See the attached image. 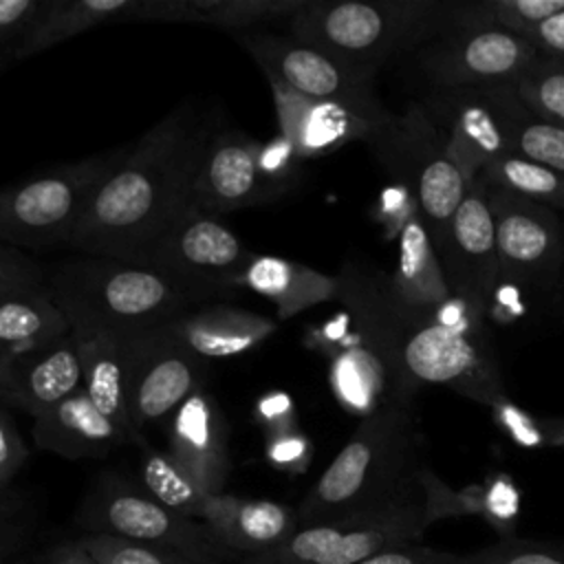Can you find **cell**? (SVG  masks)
Returning <instances> with one entry per match:
<instances>
[{
  "label": "cell",
  "mask_w": 564,
  "mask_h": 564,
  "mask_svg": "<svg viewBox=\"0 0 564 564\" xmlns=\"http://www.w3.org/2000/svg\"><path fill=\"white\" fill-rule=\"evenodd\" d=\"M123 148L0 187V245L18 251L70 247V238Z\"/></svg>",
  "instance_id": "cell-8"
},
{
  "label": "cell",
  "mask_w": 564,
  "mask_h": 564,
  "mask_svg": "<svg viewBox=\"0 0 564 564\" xmlns=\"http://www.w3.org/2000/svg\"><path fill=\"white\" fill-rule=\"evenodd\" d=\"M438 260L452 295L487 317L498 278V251L489 185L482 174L469 183L454 212L438 249Z\"/></svg>",
  "instance_id": "cell-15"
},
{
  "label": "cell",
  "mask_w": 564,
  "mask_h": 564,
  "mask_svg": "<svg viewBox=\"0 0 564 564\" xmlns=\"http://www.w3.org/2000/svg\"><path fill=\"white\" fill-rule=\"evenodd\" d=\"M397 240V267L388 273L390 291L397 304L410 315L432 313L447 304L452 300V291L419 214H412L405 220Z\"/></svg>",
  "instance_id": "cell-26"
},
{
  "label": "cell",
  "mask_w": 564,
  "mask_h": 564,
  "mask_svg": "<svg viewBox=\"0 0 564 564\" xmlns=\"http://www.w3.org/2000/svg\"><path fill=\"white\" fill-rule=\"evenodd\" d=\"M82 390V364L73 335L4 352L0 359V403L33 419Z\"/></svg>",
  "instance_id": "cell-17"
},
{
  "label": "cell",
  "mask_w": 564,
  "mask_h": 564,
  "mask_svg": "<svg viewBox=\"0 0 564 564\" xmlns=\"http://www.w3.org/2000/svg\"><path fill=\"white\" fill-rule=\"evenodd\" d=\"M480 174L494 187L529 198L560 214L564 212V174L551 167L522 159L513 152H505L496 159H489Z\"/></svg>",
  "instance_id": "cell-32"
},
{
  "label": "cell",
  "mask_w": 564,
  "mask_h": 564,
  "mask_svg": "<svg viewBox=\"0 0 564 564\" xmlns=\"http://www.w3.org/2000/svg\"><path fill=\"white\" fill-rule=\"evenodd\" d=\"M438 0H306L286 35L346 64L379 73L419 40Z\"/></svg>",
  "instance_id": "cell-6"
},
{
  "label": "cell",
  "mask_w": 564,
  "mask_h": 564,
  "mask_svg": "<svg viewBox=\"0 0 564 564\" xmlns=\"http://www.w3.org/2000/svg\"><path fill=\"white\" fill-rule=\"evenodd\" d=\"M137 0H44L18 44L13 62L44 53L97 26L132 22Z\"/></svg>",
  "instance_id": "cell-27"
},
{
  "label": "cell",
  "mask_w": 564,
  "mask_h": 564,
  "mask_svg": "<svg viewBox=\"0 0 564 564\" xmlns=\"http://www.w3.org/2000/svg\"><path fill=\"white\" fill-rule=\"evenodd\" d=\"M408 53L432 90L485 88L513 82L538 57L527 37L465 20L445 2L438 4Z\"/></svg>",
  "instance_id": "cell-9"
},
{
  "label": "cell",
  "mask_w": 564,
  "mask_h": 564,
  "mask_svg": "<svg viewBox=\"0 0 564 564\" xmlns=\"http://www.w3.org/2000/svg\"><path fill=\"white\" fill-rule=\"evenodd\" d=\"M29 460V447L0 403V485H11Z\"/></svg>",
  "instance_id": "cell-42"
},
{
  "label": "cell",
  "mask_w": 564,
  "mask_h": 564,
  "mask_svg": "<svg viewBox=\"0 0 564 564\" xmlns=\"http://www.w3.org/2000/svg\"><path fill=\"white\" fill-rule=\"evenodd\" d=\"M68 333V319L44 284L0 295V350L33 348Z\"/></svg>",
  "instance_id": "cell-30"
},
{
  "label": "cell",
  "mask_w": 564,
  "mask_h": 564,
  "mask_svg": "<svg viewBox=\"0 0 564 564\" xmlns=\"http://www.w3.org/2000/svg\"><path fill=\"white\" fill-rule=\"evenodd\" d=\"M77 542L99 564H192L174 553L106 533H86L77 538Z\"/></svg>",
  "instance_id": "cell-37"
},
{
  "label": "cell",
  "mask_w": 564,
  "mask_h": 564,
  "mask_svg": "<svg viewBox=\"0 0 564 564\" xmlns=\"http://www.w3.org/2000/svg\"><path fill=\"white\" fill-rule=\"evenodd\" d=\"M251 256L218 216L187 209L130 260L159 273L194 308L238 289Z\"/></svg>",
  "instance_id": "cell-10"
},
{
  "label": "cell",
  "mask_w": 564,
  "mask_h": 564,
  "mask_svg": "<svg viewBox=\"0 0 564 564\" xmlns=\"http://www.w3.org/2000/svg\"><path fill=\"white\" fill-rule=\"evenodd\" d=\"M489 207L496 229L498 278L487 319L509 326L520 319L549 317L564 260L562 214L494 185H489Z\"/></svg>",
  "instance_id": "cell-4"
},
{
  "label": "cell",
  "mask_w": 564,
  "mask_h": 564,
  "mask_svg": "<svg viewBox=\"0 0 564 564\" xmlns=\"http://www.w3.org/2000/svg\"><path fill=\"white\" fill-rule=\"evenodd\" d=\"M238 289H249L275 306V319L295 317L317 304L337 300V275L322 273L304 262L253 253L238 278Z\"/></svg>",
  "instance_id": "cell-24"
},
{
  "label": "cell",
  "mask_w": 564,
  "mask_h": 564,
  "mask_svg": "<svg viewBox=\"0 0 564 564\" xmlns=\"http://www.w3.org/2000/svg\"><path fill=\"white\" fill-rule=\"evenodd\" d=\"M174 335L205 361L245 355L278 330V319L231 304L189 308L172 324Z\"/></svg>",
  "instance_id": "cell-23"
},
{
  "label": "cell",
  "mask_w": 564,
  "mask_h": 564,
  "mask_svg": "<svg viewBox=\"0 0 564 564\" xmlns=\"http://www.w3.org/2000/svg\"><path fill=\"white\" fill-rule=\"evenodd\" d=\"M44 286L70 330L130 339L161 328L192 306L152 269L110 256H73L44 273Z\"/></svg>",
  "instance_id": "cell-3"
},
{
  "label": "cell",
  "mask_w": 564,
  "mask_h": 564,
  "mask_svg": "<svg viewBox=\"0 0 564 564\" xmlns=\"http://www.w3.org/2000/svg\"><path fill=\"white\" fill-rule=\"evenodd\" d=\"M425 469L414 401H383L361 419L304 496L300 522L364 518L419 505L425 500Z\"/></svg>",
  "instance_id": "cell-2"
},
{
  "label": "cell",
  "mask_w": 564,
  "mask_h": 564,
  "mask_svg": "<svg viewBox=\"0 0 564 564\" xmlns=\"http://www.w3.org/2000/svg\"><path fill=\"white\" fill-rule=\"evenodd\" d=\"M273 108L278 117L280 137L302 159H317L348 141H364L366 145L379 130L359 115L335 104L313 101L278 79H269Z\"/></svg>",
  "instance_id": "cell-20"
},
{
  "label": "cell",
  "mask_w": 564,
  "mask_h": 564,
  "mask_svg": "<svg viewBox=\"0 0 564 564\" xmlns=\"http://www.w3.org/2000/svg\"><path fill=\"white\" fill-rule=\"evenodd\" d=\"M549 317H553V319H557L560 324H564V260H562V267H560V275H557L555 289H553V297H551V311H549Z\"/></svg>",
  "instance_id": "cell-47"
},
{
  "label": "cell",
  "mask_w": 564,
  "mask_h": 564,
  "mask_svg": "<svg viewBox=\"0 0 564 564\" xmlns=\"http://www.w3.org/2000/svg\"><path fill=\"white\" fill-rule=\"evenodd\" d=\"M518 511V491L513 482L505 476L491 478L482 485V513L491 527L500 529V524H513Z\"/></svg>",
  "instance_id": "cell-41"
},
{
  "label": "cell",
  "mask_w": 564,
  "mask_h": 564,
  "mask_svg": "<svg viewBox=\"0 0 564 564\" xmlns=\"http://www.w3.org/2000/svg\"><path fill=\"white\" fill-rule=\"evenodd\" d=\"M170 324L123 339V397L139 443L145 427L170 419L203 388L209 370V361L189 350Z\"/></svg>",
  "instance_id": "cell-13"
},
{
  "label": "cell",
  "mask_w": 564,
  "mask_h": 564,
  "mask_svg": "<svg viewBox=\"0 0 564 564\" xmlns=\"http://www.w3.org/2000/svg\"><path fill=\"white\" fill-rule=\"evenodd\" d=\"M452 9L471 22L527 35L540 22L564 11V0H469L452 2Z\"/></svg>",
  "instance_id": "cell-33"
},
{
  "label": "cell",
  "mask_w": 564,
  "mask_h": 564,
  "mask_svg": "<svg viewBox=\"0 0 564 564\" xmlns=\"http://www.w3.org/2000/svg\"><path fill=\"white\" fill-rule=\"evenodd\" d=\"M306 0H137L132 22L205 24L236 33L289 20Z\"/></svg>",
  "instance_id": "cell-25"
},
{
  "label": "cell",
  "mask_w": 564,
  "mask_h": 564,
  "mask_svg": "<svg viewBox=\"0 0 564 564\" xmlns=\"http://www.w3.org/2000/svg\"><path fill=\"white\" fill-rule=\"evenodd\" d=\"M70 335L82 364V388L137 445L123 397V339L99 330H70Z\"/></svg>",
  "instance_id": "cell-29"
},
{
  "label": "cell",
  "mask_w": 564,
  "mask_h": 564,
  "mask_svg": "<svg viewBox=\"0 0 564 564\" xmlns=\"http://www.w3.org/2000/svg\"><path fill=\"white\" fill-rule=\"evenodd\" d=\"M200 522H205L214 538L240 560L284 544L302 524L297 509L284 502L225 491L207 498Z\"/></svg>",
  "instance_id": "cell-21"
},
{
  "label": "cell",
  "mask_w": 564,
  "mask_h": 564,
  "mask_svg": "<svg viewBox=\"0 0 564 564\" xmlns=\"http://www.w3.org/2000/svg\"><path fill=\"white\" fill-rule=\"evenodd\" d=\"M141 449L139 485L159 502L176 513L200 520L205 502L212 494L203 491L172 458L167 452L152 447L145 438L137 443Z\"/></svg>",
  "instance_id": "cell-31"
},
{
  "label": "cell",
  "mask_w": 564,
  "mask_h": 564,
  "mask_svg": "<svg viewBox=\"0 0 564 564\" xmlns=\"http://www.w3.org/2000/svg\"><path fill=\"white\" fill-rule=\"evenodd\" d=\"M405 322L401 375L414 397L430 386L454 390L487 408L507 397L487 317L474 306L452 295L432 313H405Z\"/></svg>",
  "instance_id": "cell-5"
},
{
  "label": "cell",
  "mask_w": 564,
  "mask_h": 564,
  "mask_svg": "<svg viewBox=\"0 0 564 564\" xmlns=\"http://www.w3.org/2000/svg\"><path fill=\"white\" fill-rule=\"evenodd\" d=\"M35 527V509L29 496L13 485H0V564H7L26 542Z\"/></svg>",
  "instance_id": "cell-36"
},
{
  "label": "cell",
  "mask_w": 564,
  "mask_h": 564,
  "mask_svg": "<svg viewBox=\"0 0 564 564\" xmlns=\"http://www.w3.org/2000/svg\"><path fill=\"white\" fill-rule=\"evenodd\" d=\"M498 117L507 150L564 174V126L533 115L516 95L511 82L485 86Z\"/></svg>",
  "instance_id": "cell-28"
},
{
  "label": "cell",
  "mask_w": 564,
  "mask_h": 564,
  "mask_svg": "<svg viewBox=\"0 0 564 564\" xmlns=\"http://www.w3.org/2000/svg\"><path fill=\"white\" fill-rule=\"evenodd\" d=\"M278 200L260 163V141L238 128L218 130L205 148L192 183L189 207L225 216Z\"/></svg>",
  "instance_id": "cell-16"
},
{
  "label": "cell",
  "mask_w": 564,
  "mask_h": 564,
  "mask_svg": "<svg viewBox=\"0 0 564 564\" xmlns=\"http://www.w3.org/2000/svg\"><path fill=\"white\" fill-rule=\"evenodd\" d=\"M31 436L35 447L68 460L104 458L121 445H132L128 434L90 401L84 388L35 416Z\"/></svg>",
  "instance_id": "cell-22"
},
{
  "label": "cell",
  "mask_w": 564,
  "mask_h": 564,
  "mask_svg": "<svg viewBox=\"0 0 564 564\" xmlns=\"http://www.w3.org/2000/svg\"><path fill=\"white\" fill-rule=\"evenodd\" d=\"M452 564H564V540L509 535L478 551L456 555Z\"/></svg>",
  "instance_id": "cell-35"
},
{
  "label": "cell",
  "mask_w": 564,
  "mask_h": 564,
  "mask_svg": "<svg viewBox=\"0 0 564 564\" xmlns=\"http://www.w3.org/2000/svg\"><path fill=\"white\" fill-rule=\"evenodd\" d=\"M44 0H0V70L13 66V57L26 29Z\"/></svg>",
  "instance_id": "cell-38"
},
{
  "label": "cell",
  "mask_w": 564,
  "mask_h": 564,
  "mask_svg": "<svg viewBox=\"0 0 564 564\" xmlns=\"http://www.w3.org/2000/svg\"><path fill=\"white\" fill-rule=\"evenodd\" d=\"M421 104L445 134L454 159L469 181L480 174L489 159L509 152L485 88L430 90Z\"/></svg>",
  "instance_id": "cell-19"
},
{
  "label": "cell",
  "mask_w": 564,
  "mask_h": 564,
  "mask_svg": "<svg viewBox=\"0 0 564 564\" xmlns=\"http://www.w3.org/2000/svg\"><path fill=\"white\" fill-rule=\"evenodd\" d=\"M494 421L500 430H505L511 441L524 447H549L546 438V423L544 419H535L527 412H522L513 401L507 397L500 399L496 405H491Z\"/></svg>",
  "instance_id": "cell-39"
},
{
  "label": "cell",
  "mask_w": 564,
  "mask_h": 564,
  "mask_svg": "<svg viewBox=\"0 0 564 564\" xmlns=\"http://www.w3.org/2000/svg\"><path fill=\"white\" fill-rule=\"evenodd\" d=\"M212 115L178 104L97 185L70 247L88 256L130 260L189 207L192 183L207 143L218 132Z\"/></svg>",
  "instance_id": "cell-1"
},
{
  "label": "cell",
  "mask_w": 564,
  "mask_h": 564,
  "mask_svg": "<svg viewBox=\"0 0 564 564\" xmlns=\"http://www.w3.org/2000/svg\"><path fill=\"white\" fill-rule=\"evenodd\" d=\"M170 458L207 494H223L229 476V427L223 408L205 390H196L170 416Z\"/></svg>",
  "instance_id": "cell-18"
},
{
  "label": "cell",
  "mask_w": 564,
  "mask_h": 564,
  "mask_svg": "<svg viewBox=\"0 0 564 564\" xmlns=\"http://www.w3.org/2000/svg\"><path fill=\"white\" fill-rule=\"evenodd\" d=\"M44 564H99L88 551L75 540L70 544H59L55 546Z\"/></svg>",
  "instance_id": "cell-46"
},
{
  "label": "cell",
  "mask_w": 564,
  "mask_h": 564,
  "mask_svg": "<svg viewBox=\"0 0 564 564\" xmlns=\"http://www.w3.org/2000/svg\"><path fill=\"white\" fill-rule=\"evenodd\" d=\"M368 148L388 174L412 194L419 220L438 256L449 220L471 183L454 159L445 134L423 104L412 101Z\"/></svg>",
  "instance_id": "cell-7"
},
{
  "label": "cell",
  "mask_w": 564,
  "mask_h": 564,
  "mask_svg": "<svg viewBox=\"0 0 564 564\" xmlns=\"http://www.w3.org/2000/svg\"><path fill=\"white\" fill-rule=\"evenodd\" d=\"M456 553L421 546V544H403L394 549H386L377 555L361 560L359 564H452Z\"/></svg>",
  "instance_id": "cell-43"
},
{
  "label": "cell",
  "mask_w": 564,
  "mask_h": 564,
  "mask_svg": "<svg viewBox=\"0 0 564 564\" xmlns=\"http://www.w3.org/2000/svg\"><path fill=\"white\" fill-rule=\"evenodd\" d=\"M229 35L249 53L264 77L278 79L313 101L346 108L372 123L379 132L390 126L394 112H390L377 97V73L346 64L289 35L271 33L264 26Z\"/></svg>",
  "instance_id": "cell-12"
},
{
  "label": "cell",
  "mask_w": 564,
  "mask_h": 564,
  "mask_svg": "<svg viewBox=\"0 0 564 564\" xmlns=\"http://www.w3.org/2000/svg\"><path fill=\"white\" fill-rule=\"evenodd\" d=\"M544 423H546L549 447H564V416H560V419H544Z\"/></svg>",
  "instance_id": "cell-48"
},
{
  "label": "cell",
  "mask_w": 564,
  "mask_h": 564,
  "mask_svg": "<svg viewBox=\"0 0 564 564\" xmlns=\"http://www.w3.org/2000/svg\"><path fill=\"white\" fill-rule=\"evenodd\" d=\"M511 86L533 115L564 126V62L538 53Z\"/></svg>",
  "instance_id": "cell-34"
},
{
  "label": "cell",
  "mask_w": 564,
  "mask_h": 564,
  "mask_svg": "<svg viewBox=\"0 0 564 564\" xmlns=\"http://www.w3.org/2000/svg\"><path fill=\"white\" fill-rule=\"evenodd\" d=\"M42 267L24 251L0 245V295L44 284Z\"/></svg>",
  "instance_id": "cell-40"
},
{
  "label": "cell",
  "mask_w": 564,
  "mask_h": 564,
  "mask_svg": "<svg viewBox=\"0 0 564 564\" xmlns=\"http://www.w3.org/2000/svg\"><path fill=\"white\" fill-rule=\"evenodd\" d=\"M430 524L425 500L377 516L302 524L284 544L236 564H359L386 549L412 544Z\"/></svg>",
  "instance_id": "cell-14"
},
{
  "label": "cell",
  "mask_w": 564,
  "mask_h": 564,
  "mask_svg": "<svg viewBox=\"0 0 564 564\" xmlns=\"http://www.w3.org/2000/svg\"><path fill=\"white\" fill-rule=\"evenodd\" d=\"M79 520L88 533L148 544L192 564H236L240 560L214 538L205 522L172 511L119 474H101L95 480Z\"/></svg>",
  "instance_id": "cell-11"
},
{
  "label": "cell",
  "mask_w": 564,
  "mask_h": 564,
  "mask_svg": "<svg viewBox=\"0 0 564 564\" xmlns=\"http://www.w3.org/2000/svg\"><path fill=\"white\" fill-rule=\"evenodd\" d=\"M540 55L564 62V11L540 22L524 35Z\"/></svg>",
  "instance_id": "cell-44"
},
{
  "label": "cell",
  "mask_w": 564,
  "mask_h": 564,
  "mask_svg": "<svg viewBox=\"0 0 564 564\" xmlns=\"http://www.w3.org/2000/svg\"><path fill=\"white\" fill-rule=\"evenodd\" d=\"M2 355H4V350H0V359H2Z\"/></svg>",
  "instance_id": "cell-49"
},
{
  "label": "cell",
  "mask_w": 564,
  "mask_h": 564,
  "mask_svg": "<svg viewBox=\"0 0 564 564\" xmlns=\"http://www.w3.org/2000/svg\"><path fill=\"white\" fill-rule=\"evenodd\" d=\"M286 430H291V427H286ZM286 430L273 432L275 441L269 445V456L275 465L286 467V469H295V467H302L306 463L308 447H306V441L302 436H293L291 445H286Z\"/></svg>",
  "instance_id": "cell-45"
}]
</instances>
